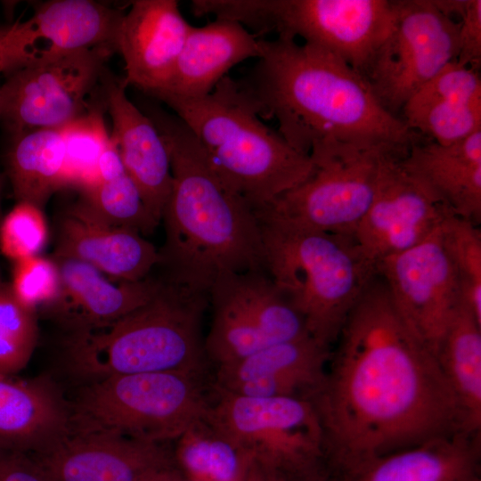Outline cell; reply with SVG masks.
Wrapping results in <instances>:
<instances>
[{
  "mask_svg": "<svg viewBox=\"0 0 481 481\" xmlns=\"http://www.w3.org/2000/svg\"><path fill=\"white\" fill-rule=\"evenodd\" d=\"M337 340L313 402L326 456L344 471L465 432L436 355L405 324L380 275L363 289Z\"/></svg>",
  "mask_w": 481,
  "mask_h": 481,
  "instance_id": "6da1fadb",
  "label": "cell"
},
{
  "mask_svg": "<svg viewBox=\"0 0 481 481\" xmlns=\"http://www.w3.org/2000/svg\"><path fill=\"white\" fill-rule=\"evenodd\" d=\"M260 44L257 62L237 81L297 151L309 155L317 145L339 143L403 156L418 136L337 56L288 37Z\"/></svg>",
  "mask_w": 481,
  "mask_h": 481,
  "instance_id": "7a4b0ae2",
  "label": "cell"
},
{
  "mask_svg": "<svg viewBox=\"0 0 481 481\" xmlns=\"http://www.w3.org/2000/svg\"><path fill=\"white\" fill-rule=\"evenodd\" d=\"M170 155L172 188L159 249L164 279L208 292L222 273L265 271L262 234L253 208L216 175L189 128L175 115L147 105Z\"/></svg>",
  "mask_w": 481,
  "mask_h": 481,
  "instance_id": "3957f363",
  "label": "cell"
},
{
  "mask_svg": "<svg viewBox=\"0 0 481 481\" xmlns=\"http://www.w3.org/2000/svg\"><path fill=\"white\" fill-rule=\"evenodd\" d=\"M158 100L192 133L219 180L254 211L268 207L314 171L310 156L264 124L238 81L228 76L206 96Z\"/></svg>",
  "mask_w": 481,
  "mask_h": 481,
  "instance_id": "277c9868",
  "label": "cell"
},
{
  "mask_svg": "<svg viewBox=\"0 0 481 481\" xmlns=\"http://www.w3.org/2000/svg\"><path fill=\"white\" fill-rule=\"evenodd\" d=\"M160 277L155 295L119 320L66 333L62 360L74 376L86 382L148 372L207 376L202 319L209 297Z\"/></svg>",
  "mask_w": 481,
  "mask_h": 481,
  "instance_id": "5b68a950",
  "label": "cell"
},
{
  "mask_svg": "<svg viewBox=\"0 0 481 481\" xmlns=\"http://www.w3.org/2000/svg\"><path fill=\"white\" fill-rule=\"evenodd\" d=\"M255 213L266 273L302 316L309 335L331 346L377 274L375 267L351 235L300 226L266 209Z\"/></svg>",
  "mask_w": 481,
  "mask_h": 481,
  "instance_id": "8992f818",
  "label": "cell"
},
{
  "mask_svg": "<svg viewBox=\"0 0 481 481\" xmlns=\"http://www.w3.org/2000/svg\"><path fill=\"white\" fill-rule=\"evenodd\" d=\"M207 376L148 372L86 382L69 404L70 430L105 432L157 444L175 442L207 417Z\"/></svg>",
  "mask_w": 481,
  "mask_h": 481,
  "instance_id": "52a82bcc",
  "label": "cell"
},
{
  "mask_svg": "<svg viewBox=\"0 0 481 481\" xmlns=\"http://www.w3.org/2000/svg\"><path fill=\"white\" fill-rule=\"evenodd\" d=\"M191 6L196 16L213 14L255 33L301 37L361 76L395 20L393 0H193Z\"/></svg>",
  "mask_w": 481,
  "mask_h": 481,
  "instance_id": "ba28073f",
  "label": "cell"
},
{
  "mask_svg": "<svg viewBox=\"0 0 481 481\" xmlns=\"http://www.w3.org/2000/svg\"><path fill=\"white\" fill-rule=\"evenodd\" d=\"M208 420L253 462L285 477L320 469L322 424L312 400L251 397L213 387Z\"/></svg>",
  "mask_w": 481,
  "mask_h": 481,
  "instance_id": "9c48e42d",
  "label": "cell"
},
{
  "mask_svg": "<svg viewBox=\"0 0 481 481\" xmlns=\"http://www.w3.org/2000/svg\"><path fill=\"white\" fill-rule=\"evenodd\" d=\"M389 155L395 154L339 143L317 145L309 154L313 174L263 209L300 226L353 236Z\"/></svg>",
  "mask_w": 481,
  "mask_h": 481,
  "instance_id": "30bf717a",
  "label": "cell"
},
{
  "mask_svg": "<svg viewBox=\"0 0 481 481\" xmlns=\"http://www.w3.org/2000/svg\"><path fill=\"white\" fill-rule=\"evenodd\" d=\"M113 53L81 50L7 74L0 86V121L11 135L64 127L102 99L105 63Z\"/></svg>",
  "mask_w": 481,
  "mask_h": 481,
  "instance_id": "8fae6325",
  "label": "cell"
},
{
  "mask_svg": "<svg viewBox=\"0 0 481 481\" xmlns=\"http://www.w3.org/2000/svg\"><path fill=\"white\" fill-rule=\"evenodd\" d=\"M393 1L392 29L362 77L384 109L400 118L406 102L456 61L459 24L434 0Z\"/></svg>",
  "mask_w": 481,
  "mask_h": 481,
  "instance_id": "7c38bea8",
  "label": "cell"
},
{
  "mask_svg": "<svg viewBox=\"0 0 481 481\" xmlns=\"http://www.w3.org/2000/svg\"><path fill=\"white\" fill-rule=\"evenodd\" d=\"M208 297L213 316L205 350L216 367L309 335L302 316L265 271L222 273Z\"/></svg>",
  "mask_w": 481,
  "mask_h": 481,
  "instance_id": "4fadbf2b",
  "label": "cell"
},
{
  "mask_svg": "<svg viewBox=\"0 0 481 481\" xmlns=\"http://www.w3.org/2000/svg\"><path fill=\"white\" fill-rule=\"evenodd\" d=\"M439 227L418 245L384 258L376 266L402 319L436 356L461 300L459 280Z\"/></svg>",
  "mask_w": 481,
  "mask_h": 481,
  "instance_id": "5bb4252c",
  "label": "cell"
},
{
  "mask_svg": "<svg viewBox=\"0 0 481 481\" xmlns=\"http://www.w3.org/2000/svg\"><path fill=\"white\" fill-rule=\"evenodd\" d=\"M400 158L384 159L371 205L353 235L375 269L423 241L452 214L403 169Z\"/></svg>",
  "mask_w": 481,
  "mask_h": 481,
  "instance_id": "9a60e30c",
  "label": "cell"
},
{
  "mask_svg": "<svg viewBox=\"0 0 481 481\" xmlns=\"http://www.w3.org/2000/svg\"><path fill=\"white\" fill-rule=\"evenodd\" d=\"M31 455L53 481H143L175 466L166 444L95 431L69 429L54 445Z\"/></svg>",
  "mask_w": 481,
  "mask_h": 481,
  "instance_id": "2e32d148",
  "label": "cell"
},
{
  "mask_svg": "<svg viewBox=\"0 0 481 481\" xmlns=\"http://www.w3.org/2000/svg\"><path fill=\"white\" fill-rule=\"evenodd\" d=\"M330 346L310 335L276 343L216 367L213 387L235 395L314 400L322 387Z\"/></svg>",
  "mask_w": 481,
  "mask_h": 481,
  "instance_id": "e0dca14e",
  "label": "cell"
},
{
  "mask_svg": "<svg viewBox=\"0 0 481 481\" xmlns=\"http://www.w3.org/2000/svg\"><path fill=\"white\" fill-rule=\"evenodd\" d=\"M53 256L82 261L126 281L145 279L159 263V249L143 235L99 218L78 200L56 219Z\"/></svg>",
  "mask_w": 481,
  "mask_h": 481,
  "instance_id": "ac0fdd59",
  "label": "cell"
},
{
  "mask_svg": "<svg viewBox=\"0 0 481 481\" xmlns=\"http://www.w3.org/2000/svg\"><path fill=\"white\" fill-rule=\"evenodd\" d=\"M53 258L60 269V290L42 311L66 333L113 323L149 301L161 284V277L153 274L136 281H114L82 261Z\"/></svg>",
  "mask_w": 481,
  "mask_h": 481,
  "instance_id": "d6986e66",
  "label": "cell"
},
{
  "mask_svg": "<svg viewBox=\"0 0 481 481\" xmlns=\"http://www.w3.org/2000/svg\"><path fill=\"white\" fill-rule=\"evenodd\" d=\"M102 85L112 122L110 137L148 212L159 224L173 182L167 147L152 120L127 97L123 78L106 69Z\"/></svg>",
  "mask_w": 481,
  "mask_h": 481,
  "instance_id": "ffe728a7",
  "label": "cell"
},
{
  "mask_svg": "<svg viewBox=\"0 0 481 481\" xmlns=\"http://www.w3.org/2000/svg\"><path fill=\"white\" fill-rule=\"evenodd\" d=\"M175 0H136L125 13L118 53L125 84L151 96L164 88L192 29Z\"/></svg>",
  "mask_w": 481,
  "mask_h": 481,
  "instance_id": "44dd1931",
  "label": "cell"
},
{
  "mask_svg": "<svg viewBox=\"0 0 481 481\" xmlns=\"http://www.w3.org/2000/svg\"><path fill=\"white\" fill-rule=\"evenodd\" d=\"M399 162L454 216L479 224L481 130L450 144H439L418 134Z\"/></svg>",
  "mask_w": 481,
  "mask_h": 481,
  "instance_id": "7402d4cb",
  "label": "cell"
},
{
  "mask_svg": "<svg viewBox=\"0 0 481 481\" xmlns=\"http://www.w3.org/2000/svg\"><path fill=\"white\" fill-rule=\"evenodd\" d=\"M406 126L439 144H450L481 130L478 70L449 62L404 105Z\"/></svg>",
  "mask_w": 481,
  "mask_h": 481,
  "instance_id": "603a6c76",
  "label": "cell"
},
{
  "mask_svg": "<svg viewBox=\"0 0 481 481\" xmlns=\"http://www.w3.org/2000/svg\"><path fill=\"white\" fill-rule=\"evenodd\" d=\"M260 39L240 23L216 19L192 27L166 86L151 96L200 98L209 94L236 64L261 55Z\"/></svg>",
  "mask_w": 481,
  "mask_h": 481,
  "instance_id": "cb8c5ba5",
  "label": "cell"
},
{
  "mask_svg": "<svg viewBox=\"0 0 481 481\" xmlns=\"http://www.w3.org/2000/svg\"><path fill=\"white\" fill-rule=\"evenodd\" d=\"M69 429V404L51 380L0 375V447L40 453Z\"/></svg>",
  "mask_w": 481,
  "mask_h": 481,
  "instance_id": "d4e9b609",
  "label": "cell"
},
{
  "mask_svg": "<svg viewBox=\"0 0 481 481\" xmlns=\"http://www.w3.org/2000/svg\"><path fill=\"white\" fill-rule=\"evenodd\" d=\"M477 436L458 432L366 461L342 481H478Z\"/></svg>",
  "mask_w": 481,
  "mask_h": 481,
  "instance_id": "484cf974",
  "label": "cell"
},
{
  "mask_svg": "<svg viewBox=\"0 0 481 481\" xmlns=\"http://www.w3.org/2000/svg\"><path fill=\"white\" fill-rule=\"evenodd\" d=\"M124 15L118 9L92 0H51L38 4L29 19L37 61L81 50L107 49L118 53Z\"/></svg>",
  "mask_w": 481,
  "mask_h": 481,
  "instance_id": "4316f807",
  "label": "cell"
},
{
  "mask_svg": "<svg viewBox=\"0 0 481 481\" xmlns=\"http://www.w3.org/2000/svg\"><path fill=\"white\" fill-rule=\"evenodd\" d=\"M5 154L14 198L41 208L68 188L66 151L61 129H35L11 135Z\"/></svg>",
  "mask_w": 481,
  "mask_h": 481,
  "instance_id": "83f0119b",
  "label": "cell"
},
{
  "mask_svg": "<svg viewBox=\"0 0 481 481\" xmlns=\"http://www.w3.org/2000/svg\"><path fill=\"white\" fill-rule=\"evenodd\" d=\"M436 358L456 399L463 430L481 428V323L462 298L439 344Z\"/></svg>",
  "mask_w": 481,
  "mask_h": 481,
  "instance_id": "f1b7e54d",
  "label": "cell"
},
{
  "mask_svg": "<svg viewBox=\"0 0 481 481\" xmlns=\"http://www.w3.org/2000/svg\"><path fill=\"white\" fill-rule=\"evenodd\" d=\"M79 193L78 200L85 207L111 224L135 230L144 237L159 225L148 212L111 137L99 159L94 183Z\"/></svg>",
  "mask_w": 481,
  "mask_h": 481,
  "instance_id": "f546056e",
  "label": "cell"
},
{
  "mask_svg": "<svg viewBox=\"0 0 481 481\" xmlns=\"http://www.w3.org/2000/svg\"><path fill=\"white\" fill-rule=\"evenodd\" d=\"M175 466L188 481H246L251 459L205 417L175 442Z\"/></svg>",
  "mask_w": 481,
  "mask_h": 481,
  "instance_id": "4dcf8cb0",
  "label": "cell"
},
{
  "mask_svg": "<svg viewBox=\"0 0 481 481\" xmlns=\"http://www.w3.org/2000/svg\"><path fill=\"white\" fill-rule=\"evenodd\" d=\"M104 111L103 96L88 112L61 128L66 151L68 188L82 192L96 179L99 159L110 141Z\"/></svg>",
  "mask_w": 481,
  "mask_h": 481,
  "instance_id": "1f68e13d",
  "label": "cell"
},
{
  "mask_svg": "<svg viewBox=\"0 0 481 481\" xmlns=\"http://www.w3.org/2000/svg\"><path fill=\"white\" fill-rule=\"evenodd\" d=\"M439 231L459 280L462 301L481 323L480 230L477 224L451 214Z\"/></svg>",
  "mask_w": 481,
  "mask_h": 481,
  "instance_id": "d6a6232c",
  "label": "cell"
},
{
  "mask_svg": "<svg viewBox=\"0 0 481 481\" xmlns=\"http://www.w3.org/2000/svg\"><path fill=\"white\" fill-rule=\"evenodd\" d=\"M37 314L14 298L9 284L0 285V375L13 376L29 363L37 342Z\"/></svg>",
  "mask_w": 481,
  "mask_h": 481,
  "instance_id": "836d02e7",
  "label": "cell"
},
{
  "mask_svg": "<svg viewBox=\"0 0 481 481\" xmlns=\"http://www.w3.org/2000/svg\"><path fill=\"white\" fill-rule=\"evenodd\" d=\"M49 239L43 208L18 201L0 220V252L12 262L41 255Z\"/></svg>",
  "mask_w": 481,
  "mask_h": 481,
  "instance_id": "e575fe53",
  "label": "cell"
},
{
  "mask_svg": "<svg viewBox=\"0 0 481 481\" xmlns=\"http://www.w3.org/2000/svg\"><path fill=\"white\" fill-rule=\"evenodd\" d=\"M60 286V269L53 257L38 255L13 262L9 287L24 306L37 313L55 299Z\"/></svg>",
  "mask_w": 481,
  "mask_h": 481,
  "instance_id": "d590c367",
  "label": "cell"
},
{
  "mask_svg": "<svg viewBox=\"0 0 481 481\" xmlns=\"http://www.w3.org/2000/svg\"><path fill=\"white\" fill-rule=\"evenodd\" d=\"M444 13L456 16L459 50L456 61L478 70L481 63V1L434 0Z\"/></svg>",
  "mask_w": 481,
  "mask_h": 481,
  "instance_id": "8d00e7d4",
  "label": "cell"
},
{
  "mask_svg": "<svg viewBox=\"0 0 481 481\" xmlns=\"http://www.w3.org/2000/svg\"><path fill=\"white\" fill-rule=\"evenodd\" d=\"M0 481H53L29 453L0 447Z\"/></svg>",
  "mask_w": 481,
  "mask_h": 481,
  "instance_id": "74e56055",
  "label": "cell"
},
{
  "mask_svg": "<svg viewBox=\"0 0 481 481\" xmlns=\"http://www.w3.org/2000/svg\"><path fill=\"white\" fill-rule=\"evenodd\" d=\"M8 25H0V73L5 75L11 70L12 68V57L11 48L8 37ZM2 200V178L0 175V220L3 216L1 208Z\"/></svg>",
  "mask_w": 481,
  "mask_h": 481,
  "instance_id": "f35d334b",
  "label": "cell"
},
{
  "mask_svg": "<svg viewBox=\"0 0 481 481\" xmlns=\"http://www.w3.org/2000/svg\"><path fill=\"white\" fill-rule=\"evenodd\" d=\"M246 481H286V477L252 461Z\"/></svg>",
  "mask_w": 481,
  "mask_h": 481,
  "instance_id": "ab89813d",
  "label": "cell"
},
{
  "mask_svg": "<svg viewBox=\"0 0 481 481\" xmlns=\"http://www.w3.org/2000/svg\"><path fill=\"white\" fill-rule=\"evenodd\" d=\"M143 481H188L176 466L159 470Z\"/></svg>",
  "mask_w": 481,
  "mask_h": 481,
  "instance_id": "60d3db41",
  "label": "cell"
},
{
  "mask_svg": "<svg viewBox=\"0 0 481 481\" xmlns=\"http://www.w3.org/2000/svg\"><path fill=\"white\" fill-rule=\"evenodd\" d=\"M286 481H326L320 469L298 477H286Z\"/></svg>",
  "mask_w": 481,
  "mask_h": 481,
  "instance_id": "b9f144b4",
  "label": "cell"
},
{
  "mask_svg": "<svg viewBox=\"0 0 481 481\" xmlns=\"http://www.w3.org/2000/svg\"><path fill=\"white\" fill-rule=\"evenodd\" d=\"M2 276H1V271H0V285L3 283Z\"/></svg>",
  "mask_w": 481,
  "mask_h": 481,
  "instance_id": "7bdbcfd3",
  "label": "cell"
}]
</instances>
